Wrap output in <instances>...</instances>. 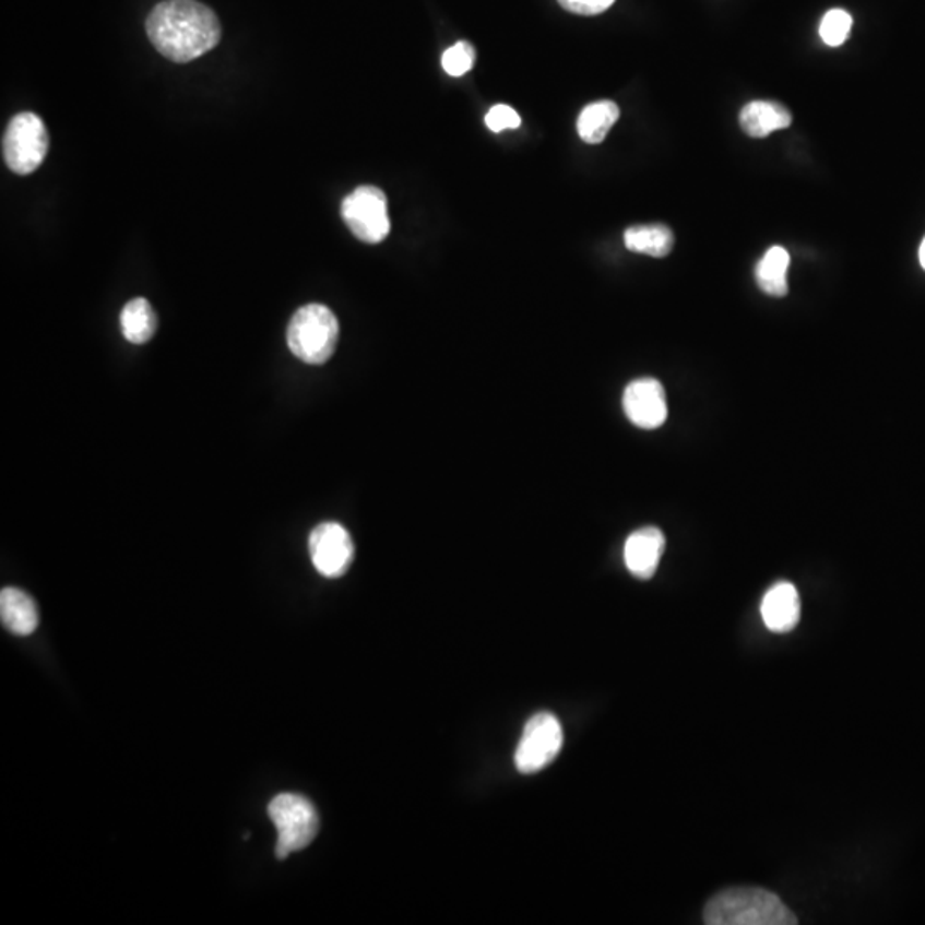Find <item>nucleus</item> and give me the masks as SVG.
I'll return each instance as SVG.
<instances>
[{"instance_id":"nucleus-1","label":"nucleus","mask_w":925,"mask_h":925,"mask_svg":"<svg viewBox=\"0 0 925 925\" xmlns=\"http://www.w3.org/2000/svg\"><path fill=\"white\" fill-rule=\"evenodd\" d=\"M146 32L162 56L183 64L220 44L222 24L198 0H165L147 16Z\"/></svg>"},{"instance_id":"nucleus-2","label":"nucleus","mask_w":925,"mask_h":925,"mask_svg":"<svg viewBox=\"0 0 925 925\" xmlns=\"http://www.w3.org/2000/svg\"><path fill=\"white\" fill-rule=\"evenodd\" d=\"M708 925H795L797 917L773 891L728 888L711 898L704 909Z\"/></svg>"},{"instance_id":"nucleus-3","label":"nucleus","mask_w":925,"mask_h":925,"mask_svg":"<svg viewBox=\"0 0 925 925\" xmlns=\"http://www.w3.org/2000/svg\"><path fill=\"white\" fill-rule=\"evenodd\" d=\"M340 337L336 316L321 304H309L292 316L286 342L292 354L309 366H321L333 357Z\"/></svg>"},{"instance_id":"nucleus-4","label":"nucleus","mask_w":925,"mask_h":925,"mask_svg":"<svg viewBox=\"0 0 925 925\" xmlns=\"http://www.w3.org/2000/svg\"><path fill=\"white\" fill-rule=\"evenodd\" d=\"M268 815L278 830L276 857L286 858L315 842L319 816L309 798L298 794H280L268 806Z\"/></svg>"},{"instance_id":"nucleus-5","label":"nucleus","mask_w":925,"mask_h":925,"mask_svg":"<svg viewBox=\"0 0 925 925\" xmlns=\"http://www.w3.org/2000/svg\"><path fill=\"white\" fill-rule=\"evenodd\" d=\"M5 165L14 174L28 175L44 164L48 153V131L44 120L32 111L17 114L9 122L2 140Z\"/></svg>"},{"instance_id":"nucleus-6","label":"nucleus","mask_w":925,"mask_h":925,"mask_svg":"<svg viewBox=\"0 0 925 925\" xmlns=\"http://www.w3.org/2000/svg\"><path fill=\"white\" fill-rule=\"evenodd\" d=\"M342 216L346 227L366 244H379L390 235L388 199L378 187L360 186L346 195L342 204Z\"/></svg>"},{"instance_id":"nucleus-7","label":"nucleus","mask_w":925,"mask_h":925,"mask_svg":"<svg viewBox=\"0 0 925 925\" xmlns=\"http://www.w3.org/2000/svg\"><path fill=\"white\" fill-rule=\"evenodd\" d=\"M565 734L553 713H536L524 725L523 735L514 752L520 773L533 774L547 768L559 756Z\"/></svg>"},{"instance_id":"nucleus-8","label":"nucleus","mask_w":925,"mask_h":925,"mask_svg":"<svg viewBox=\"0 0 925 925\" xmlns=\"http://www.w3.org/2000/svg\"><path fill=\"white\" fill-rule=\"evenodd\" d=\"M312 565L324 578H342L354 562L355 547L352 536L340 523L319 524L309 536Z\"/></svg>"},{"instance_id":"nucleus-9","label":"nucleus","mask_w":925,"mask_h":925,"mask_svg":"<svg viewBox=\"0 0 925 925\" xmlns=\"http://www.w3.org/2000/svg\"><path fill=\"white\" fill-rule=\"evenodd\" d=\"M624 414L636 427L659 429L667 420L668 406L664 386L656 379H636L624 390Z\"/></svg>"},{"instance_id":"nucleus-10","label":"nucleus","mask_w":925,"mask_h":925,"mask_svg":"<svg viewBox=\"0 0 925 925\" xmlns=\"http://www.w3.org/2000/svg\"><path fill=\"white\" fill-rule=\"evenodd\" d=\"M665 536L655 526L636 530L624 545V562L632 577L650 580L664 556Z\"/></svg>"},{"instance_id":"nucleus-11","label":"nucleus","mask_w":925,"mask_h":925,"mask_svg":"<svg viewBox=\"0 0 925 925\" xmlns=\"http://www.w3.org/2000/svg\"><path fill=\"white\" fill-rule=\"evenodd\" d=\"M761 616L773 632H788L801 620V598L794 584L776 583L762 598Z\"/></svg>"},{"instance_id":"nucleus-12","label":"nucleus","mask_w":925,"mask_h":925,"mask_svg":"<svg viewBox=\"0 0 925 925\" xmlns=\"http://www.w3.org/2000/svg\"><path fill=\"white\" fill-rule=\"evenodd\" d=\"M739 122L747 135L761 140L774 131L791 128L792 114L782 104L758 99L740 110Z\"/></svg>"},{"instance_id":"nucleus-13","label":"nucleus","mask_w":925,"mask_h":925,"mask_svg":"<svg viewBox=\"0 0 925 925\" xmlns=\"http://www.w3.org/2000/svg\"><path fill=\"white\" fill-rule=\"evenodd\" d=\"M0 619L12 635H33L38 628V608H36L35 600L20 589L2 590Z\"/></svg>"},{"instance_id":"nucleus-14","label":"nucleus","mask_w":925,"mask_h":925,"mask_svg":"<svg viewBox=\"0 0 925 925\" xmlns=\"http://www.w3.org/2000/svg\"><path fill=\"white\" fill-rule=\"evenodd\" d=\"M791 266V254L783 247H771L756 266V282L759 288L771 297H785L788 294L786 273Z\"/></svg>"},{"instance_id":"nucleus-15","label":"nucleus","mask_w":925,"mask_h":925,"mask_svg":"<svg viewBox=\"0 0 925 925\" xmlns=\"http://www.w3.org/2000/svg\"><path fill=\"white\" fill-rule=\"evenodd\" d=\"M620 110L610 99H602L584 107L578 117V134L589 144H600L619 120Z\"/></svg>"},{"instance_id":"nucleus-16","label":"nucleus","mask_w":925,"mask_h":925,"mask_svg":"<svg viewBox=\"0 0 925 925\" xmlns=\"http://www.w3.org/2000/svg\"><path fill=\"white\" fill-rule=\"evenodd\" d=\"M120 328L128 342L143 345L155 336L158 328L155 310L146 298H134L126 304L120 315Z\"/></svg>"},{"instance_id":"nucleus-17","label":"nucleus","mask_w":925,"mask_h":925,"mask_svg":"<svg viewBox=\"0 0 925 925\" xmlns=\"http://www.w3.org/2000/svg\"><path fill=\"white\" fill-rule=\"evenodd\" d=\"M629 251L650 258H665L674 249V234L665 225H638L624 234Z\"/></svg>"},{"instance_id":"nucleus-18","label":"nucleus","mask_w":925,"mask_h":925,"mask_svg":"<svg viewBox=\"0 0 925 925\" xmlns=\"http://www.w3.org/2000/svg\"><path fill=\"white\" fill-rule=\"evenodd\" d=\"M852 29V16L843 9H831L822 17L819 35L828 47H840L845 44Z\"/></svg>"},{"instance_id":"nucleus-19","label":"nucleus","mask_w":925,"mask_h":925,"mask_svg":"<svg viewBox=\"0 0 925 925\" xmlns=\"http://www.w3.org/2000/svg\"><path fill=\"white\" fill-rule=\"evenodd\" d=\"M475 59H477V52L473 45L469 41H458L442 54V69L449 76H465L466 72L472 71L475 66Z\"/></svg>"},{"instance_id":"nucleus-20","label":"nucleus","mask_w":925,"mask_h":925,"mask_svg":"<svg viewBox=\"0 0 925 925\" xmlns=\"http://www.w3.org/2000/svg\"><path fill=\"white\" fill-rule=\"evenodd\" d=\"M485 123L490 131L502 132L520 128L521 117L514 108L501 104L490 108L489 114L485 116Z\"/></svg>"},{"instance_id":"nucleus-21","label":"nucleus","mask_w":925,"mask_h":925,"mask_svg":"<svg viewBox=\"0 0 925 925\" xmlns=\"http://www.w3.org/2000/svg\"><path fill=\"white\" fill-rule=\"evenodd\" d=\"M616 0H559V4L566 11L574 12L580 16H596L607 11Z\"/></svg>"},{"instance_id":"nucleus-22","label":"nucleus","mask_w":925,"mask_h":925,"mask_svg":"<svg viewBox=\"0 0 925 925\" xmlns=\"http://www.w3.org/2000/svg\"><path fill=\"white\" fill-rule=\"evenodd\" d=\"M918 259H921L922 268L925 270V239L922 240L921 249H918Z\"/></svg>"}]
</instances>
